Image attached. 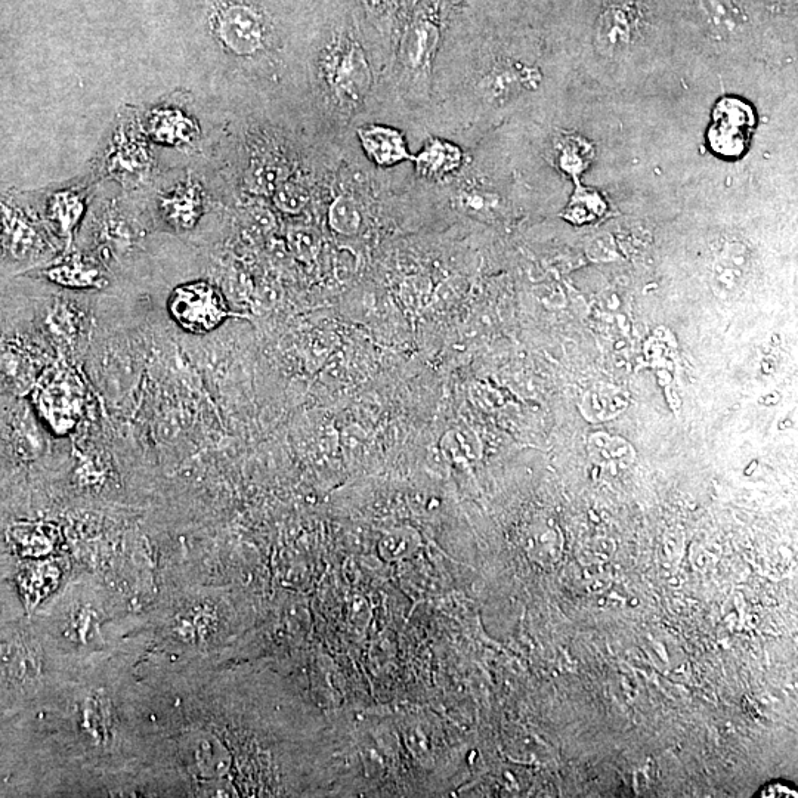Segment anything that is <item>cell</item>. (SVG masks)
I'll use <instances>...</instances> for the list:
<instances>
[{"mask_svg":"<svg viewBox=\"0 0 798 798\" xmlns=\"http://www.w3.org/2000/svg\"><path fill=\"white\" fill-rule=\"evenodd\" d=\"M324 64L326 83L334 101L346 107L364 101L373 85V70L360 43L342 37L330 48Z\"/></svg>","mask_w":798,"mask_h":798,"instance_id":"cell-1","label":"cell"},{"mask_svg":"<svg viewBox=\"0 0 798 798\" xmlns=\"http://www.w3.org/2000/svg\"><path fill=\"white\" fill-rule=\"evenodd\" d=\"M169 311L182 329L196 334L212 332L231 317L221 293L206 281L178 287L170 298Z\"/></svg>","mask_w":798,"mask_h":798,"instance_id":"cell-2","label":"cell"},{"mask_svg":"<svg viewBox=\"0 0 798 798\" xmlns=\"http://www.w3.org/2000/svg\"><path fill=\"white\" fill-rule=\"evenodd\" d=\"M215 30L222 45L240 57H250L265 48L268 27L255 8L228 3L215 17Z\"/></svg>","mask_w":798,"mask_h":798,"instance_id":"cell-3","label":"cell"},{"mask_svg":"<svg viewBox=\"0 0 798 798\" xmlns=\"http://www.w3.org/2000/svg\"><path fill=\"white\" fill-rule=\"evenodd\" d=\"M717 126L711 131L713 147L725 156H738L745 147L753 111L738 100H723L716 111Z\"/></svg>","mask_w":798,"mask_h":798,"instance_id":"cell-4","label":"cell"},{"mask_svg":"<svg viewBox=\"0 0 798 798\" xmlns=\"http://www.w3.org/2000/svg\"><path fill=\"white\" fill-rule=\"evenodd\" d=\"M363 150L368 159L379 167L397 166L399 163L413 162V154L408 151L404 133L391 126L368 125L358 129Z\"/></svg>","mask_w":798,"mask_h":798,"instance_id":"cell-5","label":"cell"},{"mask_svg":"<svg viewBox=\"0 0 798 798\" xmlns=\"http://www.w3.org/2000/svg\"><path fill=\"white\" fill-rule=\"evenodd\" d=\"M751 255L745 244L729 241L720 250L713 265L714 289L723 296H732L744 286L750 272Z\"/></svg>","mask_w":798,"mask_h":798,"instance_id":"cell-6","label":"cell"},{"mask_svg":"<svg viewBox=\"0 0 798 798\" xmlns=\"http://www.w3.org/2000/svg\"><path fill=\"white\" fill-rule=\"evenodd\" d=\"M413 163L423 178L442 179L462 165V151L445 139L431 138L413 157Z\"/></svg>","mask_w":798,"mask_h":798,"instance_id":"cell-7","label":"cell"},{"mask_svg":"<svg viewBox=\"0 0 798 798\" xmlns=\"http://www.w3.org/2000/svg\"><path fill=\"white\" fill-rule=\"evenodd\" d=\"M0 231L6 247L15 256H30L39 249L42 238L20 210L0 203Z\"/></svg>","mask_w":798,"mask_h":798,"instance_id":"cell-8","label":"cell"},{"mask_svg":"<svg viewBox=\"0 0 798 798\" xmlns=\"http://www.w3.org/2000/svg\"><path fill=\"white\" fill-rule=\"evenodd\" d=\"M201 209L199 190L194 185H182L162 200V210L167 221L178 228L196 224Z\"/></svg>","mask_w":798,"mask_h":798,"instance_id":"cell-9","label":"cell"},{"mask_svg":"<svg viewBox=\"0 0 798 798\" xmlns=\"http://www.w3.org/2000/svg\"><path fill=\"white\" fill-rule=\"evenodd\" d=\"M46 275L55 283L73 287V289H94V287L102 286L100 269L79 256L68 258L60 265L52 266Z\"/></svg>","mask_w":798,"mask_h":798,"instance_id":"cell-10","label":"cell"},{"mask_svg":"<svg viewBox=\"0 0 798 798\" xmlns=\"http://www.w3.org/2000/svg\"><path fill=\"white\" fill-rule=\"evenodd\" d=\"M83 210H85V199L77 190L57 193L49 201V218L66 238H71L80 216L83 215Z\"/></svg>","mask_w":798,"mask_h":798,"instance_id":"cell-11","label":"cell"},{"mask_svg":"<svg viewBox=\"0 0 798 798\" xmlns=\"http://www.w3.org/2000/svg\"><path fill=\"white\" fill-rule=\"evenodd\" d=\"M438 42V29L428 20H420L408 30L404 42L405 60L413 67H423L431 60ZM410 66V67H411Z\"/></svg>","mask_w":798,"mask_h":798,"instance_id":"cell-12","label":"cell"},{"mask_svg":"<svg viewBox=\"0 0 798 798\" xmlns=\"http://www.w3.org/2000/svg\"><path fill=\"white\" fill-rule=\"evenodd\" d=\"M598 34L603 48H624L633 34V20L629 11L621 6L609 8L600 18Z\"/></svg>","mask_w":798,"mask_h":798,"instance_id":"cell-13","label":"cell"},{"mask_svg":"<svg viewBox=\"0 0 798 798\" xmlns=\"http://www.w3.org/2000/svg\"><path fill=\"white\" fill-rule=\"evenodd\" d=\"M151 132L157 141L179 144L187 142L196 132V128L181 111L163 110L157 111L151 119Z\"/></svg>","mask_w":798,"mask_h":798,"instance_id":"cell-14","label":"cell"},{"mask_svg":"<svg viewBox=\"0 0 798 798\" xmlns=\"http://www.w3.org/2000/svg\"><path fill=\"white\" fill-rule=\"evenodd\" d=\"M108 165H110L111 173L128 176V178H138L147 170L148 154L139 142L125 139L117 145L114 154H111Z\"/></svg>","mask_w":798,"mask_h":798,"instance_id":"cell-15","label":"cell"},{"mask_svg":"<svg viewBox=\"0 0 798 798\" xmlns=\"http://www.w3.org/2000/svg\"><path fill=\"white\" fill-rule=\"evenodd\" d=\"M329 222L336 233L357 235L363 228L364 216L357 201L342 196L330 207Z\"/></svg>","mask_w":798,"mask_h":798,"instance_id":"cell-16","label":"cell"},{"mask_svg":"<svg viewBox=\"0 0 798 798\" xmlns=\"http://www.w3.org/2000/svg\"><path fill=\"white\" fill-rule=\"evenodd\" d=\"M587 404L592 411H589L590 417L593 419H608V417L615 416L626 407V398L621 395L618 397V391L615 389H599V391L590 392L587 395Z\"/></svg>","mask_w":798,"mask_h":798,"instance_id":"cell-17","label":"cell"},{"mask_svg":"<svg viewBox=\"0 0 798 798\" xmlns=\"http://www.w3.org/2000/svg\"><path fill=\"white\" fill-rule=\"evenodd\" d=\"M705 11L710 15L714 24H722L726 27H735L738 14L731 0H702Z\"/></svg>","mask_w":798,"mask_h":798,"instance_id":"cell-18","label":"cell"},{"mask_svg":"<svg viewBox=\"0 0 798 798\" xmlns=\"http://www.w3.org/2000/svg\"><path fill=\"white\" fill-rule=\"evenodd\" d=\"M797 788L793 782L787 781V779H773V781L766 782L762 788H760L759 793L756 794V797H794L796 798Z\"/></svg>","mask_w":798,"mask_h":798,"instance_id":"cell-19","label":"cell"}]
</instances>
